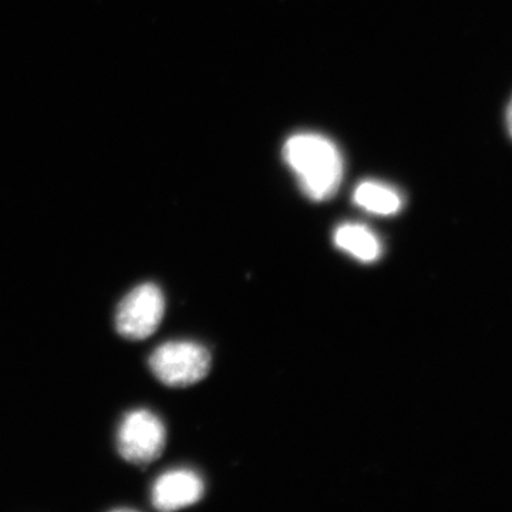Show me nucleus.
Segmentation results:
<instances>
[{
  "label": "nucleus",
  "instance_id": "1",
  "mask_svg": "<svg viewBox=\"0 0 512 512\" xmlns=\"http://www.w3.org/2000/svg\"><path fill=\"white\" fill-rule=\"evenodd\" d=\"M284 158L306 197L325 201L338 191L343 177L342 154L329 138L315 133L295 134L285 143Z\"/></svg>",
  "mask_w": 512,
  "mask_h": 512
},
{
  "label": "nucleus",
  "instance_id": "2",
  "mask_svg": "<svg viewBox=\"0 0 512 512\" xmlns=\"http://www.w3.org/2000/svg\"><path fill=\"white\" fill-rule=\"evenodd\" d=\"M148 366L165 386L188 387L210 373L211 355L198 343L168 342L154 350Z\"/></svg>",
  "mask_w": 512,
  "mask_h": 512
},
{
  "label": "nucleus",
  "instance_id": "3",
  "mask_svg": "<svg viewBox=\"0 0 512 512\" xmlns=\"http://www.w3.org/2000/svg\"><path fill=\"white\" fill-rule=\"evenodd\" d=\"M165 439L167 434L163 421L148 410H136L121 421L117 450L128 463L147 466L161 457Z\"/></svg>",
  "mask_w": 512,
  "mask_h": 512
},
{
  "label": "nucleus",
  "instance_id": "4",
  "mask_svg": "<svg viewBox=\"0 0 512 512\" xmlns=\"http://www.w3.org/2000/svg\"><path fill=\"white\" fill-rule=\"evenodd\" d=\"M163 292L154 284H143L124 296L117 306L116 329L124 339L140 342L156 333L164 318Z\"/></svg>",
  "mask_w": 512,
  "mask_h": 512
},
{
  "label": "nucleus",
  "instance_id": "5",
  "mask_svg": "<svg viewBox=\"0 0 512 512\" xmlns=\"http://www.w3.org/2000/svg\"><path fill=\"white\" fill-rule=\"evenodd\" d=\"M204 495V483L191 470H173L158 477L151 491V501L158 511H177L190 507Z\"/></svg>",
  "mask_w": 512,
  "mask_h": 512
},
{
  "label": "nucleus",
  "instance_id": "6",
  "mask_svg": "<svg viewBox=\"0 0 512 512\" xmlns=\"http://www.w3.org/2000/svg\"><path fill=\"white\" fill-rule=\"evenodd\" d=\"M336 247L362 262H375L382 256L383 247L375 232L362 224L348 222L335 231Z\"/></svg>",
  "mask_w": 512,
  "mask_h": 512
},
{
  "label": "nucleus",
  "instance_id": "7",
  "mask_svg": "<svg viewBox=\"0 0 512 512\" xmlns=\"http://www.w3.org/2000/svg\"><path fill=\"white\" fill-rule=\"evenodd\" d=\"M353 200L362 210L383 217L397 214L403 208V197L400 192L390 185L377 181H363L357 185Z\"/></svg>",
  "mask_w": 512,
  "mask_h": 512
},
{
  "label": "nucleus",
  "instance_id": "8",
  "mask_svg": "<svg viewBox=\"0 0 512 512\" xmlns=\"http://www.w3.org/2000/svg\"><path fill=\"white\" fill-rule=\"evenodd\" d=\"M505 121H507V130L510 133V137L512 138V99L510 104H508L507 114H505Z\"/></svg>",
  "mask_w": 512,
  "mask_h": 512
}]
</instances>
